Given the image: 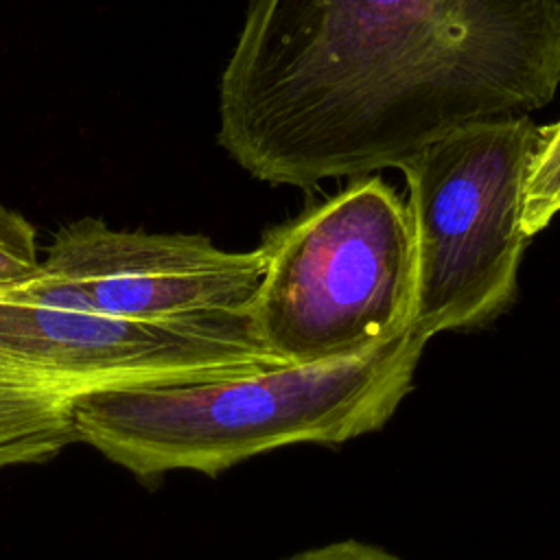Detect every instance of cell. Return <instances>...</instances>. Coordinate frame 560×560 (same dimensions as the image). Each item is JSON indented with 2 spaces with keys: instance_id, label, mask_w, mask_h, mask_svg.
Segmentation results:
<instances>
[{
  "instance_id": "cell-6",
  "label": "cell",
  "mask_w": 560,
  "mask_h": 560,
  "mask_svg": "<svg viewBox=\"0 0 560 560\" xmlns=\"http://www.w3.org/2000/svg\"><path fill=\"white\" fill-rule=\"evenodd\" d=\"M0 354L70 394L182 385L284 368L252 315L133 322L0 298Z\"/></svg>"
},
{
  "instance_id": "cell-5",
  "label": "cell",
  "mask_w": 560,
  "mask_h": 560,
  "mask_svg": "<svg viewBox=\"0 0 560 560\" xmlns=\"http://www.w3.org/2000/svg\"><path fill=\"white\" fill-rule=\"evenodd\" d=\"M262 249L232 252L203 234L116 230L83 217L52 236L39 269L0 298L133 322L247 313Z\"/></svg>"
},
{
  "instance_id": "cell-7",
  "label": "cell",
  "mask_w": 560,
  "mask_h": 560,
  "mask_svg": "<svg viewBox=\"0 0 560 560\" xmlns=\"http://www.w3.org/2000/svg\"><path fill=\"white\" fill-rule=\"evenodd\" d=\"M74 394L0 354V468L44 464L77 442Z\"/></svg>"
},
{
  "instance_id": "cell-3",
  "label": "cell",
  "mask_w": 560,
  "mask_h": 560,
  "mask_svg": "<svg viewBox=\"0 0 560 560\" xmlns=\"http://www.w3.org/2000/svg\"><path fill=\"white\" fill-rule=\"evenodd\" d=\"M265 273L249 304L258 341L284 365L372 352L411 328L416 249L405 201L357 177L258 245Z\"/></svg>"
},
{
  "instance_id": "cell-9",
  "label": "cell",
  "mask_w": 560,
  "mask_h": 560,
  "mask_svg": "<svg viewBox=\"0 0 560 560\" xmlns=\"http://www.w3.org/2000/svg\"><path fill=\"white\" fill-rule=\"evenodd\" d=\"M39 265L35 225L24 214L0 203V289L24 282Z\"/></svg>"
},
{
  "instance_id": "cell-2",
  "label": "cell",
  "mask_w": 560,
  "mask_h": 560,
  "mask_svg": "<svg viewBox=\"0 0 560 560\" xmlns=\"http://www.w3.org/2000/svg\"><path fill=\"white\" fill-rule=\"evenodd\" d=\"M429 339L409 330L359 357L232 378L74 396L77 442L136 477L219 475L265 451L378 431L413 387Z\"/></svg>"
},
{
  "instance_id": "cell-8",
  "label": "cell",
  "mask_w": 560,
  "mask_h": 560,
  "mask_svg": "<svg viewBox=\"0 0 560 560\" xmlns=\"http://www.w3.org/2000/svg\"><path fill=\"white\" fill-rule=\"evenodd\" d=\"M560 214V120L540 127L523 190L521 228L534 238Z\"/></svg>"
},
{
  "instance_id": "cell-4",
  "label": "cell",
  "mask_w": 560,
  "mask_h": 560,
  "mask_svg": "<svg viewBox=\"0 0 560 560\" xmlns=\"http://www.w3.org/2000/svg\"><path fill=\"white\" fill-rule=\"evenodd\" d=\"M540 127L527 116L468 122L398 168L416 249L413 332L492 322L514 300L527 243L523 190Z\"/></svg>"
},
{
  "instance_id": "cell-1",
  "label": "cell",
  "mask_w": 560,
  "mask_h": 560,
  "mask_svg": "<svg viewBox=\"0 0 560 560\" xmlns=\"http://www.w3.org/2000/svg\"><path fill=\"white\" fill-rule=\"evenodd\" d=\"M558 88L560 0H249L217 142L252 177L313 190Z\"/></svg>"
},
{
  "instance_id": "cell-10",
  "label": "cell",
  "mask_w": 560,
  "mask_h": 560,
  "mask_svg": "<svg viewBox=\"0 0 560 560\" xmlns=\"http://www.w3.org/2000/svg\"><path fill=\"white\" fill-rule=\"evenodd\" d=\"M282 560H402V558L376 545H368L359 540H339V542H328V545H319V547L293 553Z\"/></svg>"
}]
</instances>
